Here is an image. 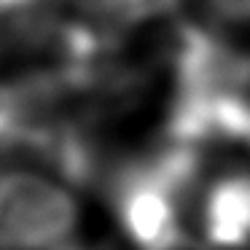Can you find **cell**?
I'll return each mask as SVG.
<instances>
[{
  "mask_svg": "<svg viewBox=\"0 0 250 250\" xmlns=\"http://www.w3.org/2000/svg\"><path fill=\"white\" fill-rule=\"evenodd\" d=\"M78 226L65 186L30 169L0 172V250H60Z\"/></svg>",
  "mask_w": 250,
  "mask_h": 250,
  "instance_id": "1",
  "label": "cell"
},
{
  "mask_svg": "<svg viewBox=\"0 0 250 250\" xmlns=\"http://www.w3.org/2000/svg\"><path fill=\"white\" fill-rule=\"evenodd\" d=\"M199 229L210 248H250V172L223 175L205 191Z\"/></svg>",
  "mask_w": 250,
  "mask_h": 250,
  "instance_id": "2",
  "label": "cell"
},
{
  "mask_svg": "<svg viewBox=\"0 0 250 250\" xmlns=\"http://www.w3.org/2000/svg\"><path fill=\"white\" fill-rule=\"evenodd\" d=\"M178 0H100L97 11L113 14V19H124V22H140V19H151L162 11H169Z\"/></svg>",
  "mask_w": 250,
  "mask_h": 250,
  "instance_id": "3",
  "label": "cell"
},
{
  "mask_svg": "<svg viewBox=\"0 0 250 250\" xmlns=\"http://www.w3.org/2000/svg\"><path fill=\"white\" fill-rule=\"evenodd\" d=\"M210 8L231 22H250V0H207Z\"/></svg>",
  "mask_w": 250,
  "mask_h": 250,
  "instance_id": "4",
  "label": "cell"
},
{
  "mask_svg": "<svg viewBox=\"0 0 250 250\" xmlns=\"http://www.w3.org/2000/svg\"><path fill=\"white\" fill-rule=\"evenodd\" d=\"M60 250H92V248H60Z\"/></svg>",
  "mask_w": 250,
  "mask_h": 250,
  "instance_id": "5",
  "label": "cell"
}]
</instances>
